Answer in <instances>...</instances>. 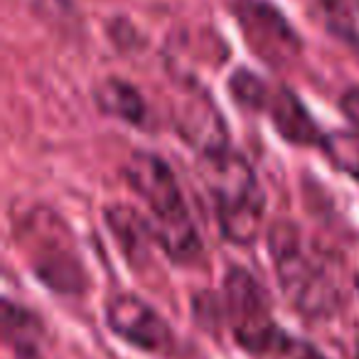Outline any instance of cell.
<instances>
[{
  "mask_svg": "<svg viewBox=\"0 0 359 359\" xmlns=\"http://www.w3.org/2000/svg\"><path fill=\"white\" fill-rule=\"evenodd\" d=\"M205 182L219 210V226L234 244H251L264 219V192L251 165L241 155L224 153L205 158Z\"/></svg>",
  "mask_w": 359,
  "mask_h": 359,
  "instance_id": "7a4b0ae2",
  "label": "cell"
},
{
  "mask_svg": "<svg viewBox=\"0 0 359 359\" xmlns=\"http://www.w3.org/2000/svg\"><path fill=\"white\" fill-rule=\"evenodd\" d=\"M269 249L288 300L310 318H325L339 308V288L325 269L303 249L300 231L290 222H276L269 234Z\"/></svg>",
  "mask_w": 359,
  "mask_h": 359,
  "instance_id": "3957f363",
  "label": "cell"
},
{
  "mask_svg": "<svg viewBox=\"0 0 359 359\" xmlns=\"http://www.w3.org/2000/svg\"><path fill=\"white\" fill-rule=\"evenodd\" d=\"M271 89H273V86L266 84L264 79H259V76H256L254 72H249V69L234 72V76L229 79L231 96H234L241 106H246V109L264 111L266 101H269V96H271Z\"/></svg>",
  "mask_w": 359,
  "mask_h": 359,
  "instance_id": "8fae6325",
  "label": "cell"
},
{
  "mask_svg": "<svg viewBox=\"0 0 359 359\" xmlns=\"http://www.w3.org/2000/svg\"><path fill=\"white\" fill-rule=\"evenodd\" d=\"M236 20L256 57L271 67H288L300 55V35L266 0H236Z\"/></svg>",
  "mask_w": 359,
  "mask_h": 359,
  "instance_id": "5b68a950",
  "label": "cell"
},
{
  "mask_svg": "<svg viewBox=\"0 0 359 359\" xmlns=\"http://www.w3.org/2000/svg\"><path fill=\"white\" fill-rule=\"evenodd\" d=\"M177 130L205 158L226 150V126L219 109L202 91H192L177 104Z\"/></svg>",
  "mask_w": 359,
  "mask_h": 359,
  "instance_id": "52a82bcc",
  "label": "cell"
},
{
  "mask_svg": "<svg viewBox=\"0 0 359 359\" xmlns=\"http://www.w3.org/2000/svg\"><path fill=\"white\" fill-rule=\"evenodd\" d=\"M320 6L334 32L359 42V0H320Z\"/></svg>",
  "mask_w": 359,
  "mask_h": 359,
  "instance_id": "4fadbf2b",
  "label": "cell"
},
{
  "mask_svg": "<svg viewBox=\"0 0 359 359\" xmlns=\"http://www.w3.org/2000/svg\"><path fill=\"white\" fill-rule=\"evenodd\" d=\"M273 121L276 130L283 135L285 140L295 145H315L323 143V135H320V128L313 118H310L308 109L300 104V99L285 86H273L271 89V96L266 101V109Z\"/></svg>",
  "mask_w": 359,
  "mask_h": 359,
  "instance_id": "ba28073f",
  "label": "cell"
},
{
  "mask_svg": "<svg viewBox=\"0 0 359 359\" xmlns=\"http://www.w3.org/2000/svg\"><path fill=\"white\" fill-rule=\"evenodd\" d=\"M323 148L339 170L359 180V133L325 135Z\"/></svg>",
  "mask_w": 359,
  "mask_h": 359,
  "instance_id": "7c38bea8",
  "label": "cell"
},
{
  "mask_svg": "<svg viewBox=\"0 0 359 359\" xmlns=\"http://www.w3.org/2000/svg\"><path fill=\"white\" fill-rule=\"evenodd\" d=\"M106 323L121 339L143 352H165L172 347L170 325L138 295H114L106 305Z\"/></svg>",
  "mask_w": 359,
  "mask_h": 359,
  "instance_id": "8992f818",
  "label": "cell"
},
{
  "mask_svg": "<svg viewBox=\"0 0 359 359\" xmlns=\"http://www.w3.org/2000/svg\"><path fill=\"white\" fill-rule=\"evenodd\" d=\"M339 109L347 116V121L359 130V89H349L344 91L342 101H339Z\"/></svg>",
  "mask_w": 359,
  "mask_h": 359,
  "instance_id": "9a60e30c",
  "label": "cell"
},
{
  "mask_svg": "<svg viewBox=\"0 0 359 359\" xmlns=\"http://www.w3.org/2000/svg\"><path fill=\"white\" fill-rule=\"evenodd\" d=\"M126 180L150 207L153 236L165 254L172 261L195 259L200 254V234L168 163L153 153H133L126 163Z\"/></svg>",
  "mask_w": 359,
  "mask_h": 359,
  "instance_id": "6da1fadb",
  "label": "cell"
},
{
  "mask_svg": "<svg viewBox=\"0 0 359 359\" xmlns=\"http://www.w3.org/2000/svg\"><path fill=\"white\" fill-rule=\"evenodd\" d=\"M96 106L104 114L123 118L128 123H143L145 118V101L130 84L121 79H106L96 86Z\"/></svg>",
  "mask_w": 359,
  "mask_h": 359,
  "instance_id": "30bf717a",
  "label": "cell"
},
{
  "mask_svg": "<svg viewBox=\"0 0 359 359\" xmlns=\"http://www.w3.org/2000/svg\"><path fill=\"white\" fill-rule=\"evenodd\" d=\"M106 222H109L116 241L123 246V251L128 256L145 254L150 241H155L150 222H145L138 212L126 205L109 207V210H106Z\"/></svg>",
  "mask_w": 359,
  "mask_h": 359,
  "instance_id": "9c48e42d",
  "label": "cell"
},
{
  "mask_svg": "<svg viewBox=\"0 0 359 359\" xmlns=\"http://www.w3.org/2000/svg\"><path fill=\"white\" fill-rule=\"evenodd\" d=\"M224 305L234 320V334L251 352H283L285 337L271 320V305L264 285L244 269H231L224 280Z\"/></svg>",
  "mask_w": 359,
  "mask_h": 359,
  "instance_id": "277c9868",
  "label": "cell"
},
{
  "mask_svg": "<svg viewBox=\"0 0 359 359\" xmlns=\"http://www.w3.org/2000/svg\"><path fill=\"white\" fill-rule=\"evenodd\" d=\"M283 354H288V359H327L320 349H315L313 344L303 342V339H290L285 342Z\"/></svg>",
  "mask_w": 359,
  "mask_h": 359,
  "instance_id": "5bb4252c",
  "label": "cell"
}]
</instances>
